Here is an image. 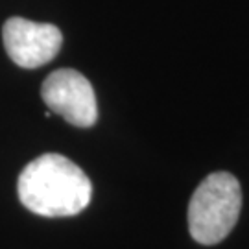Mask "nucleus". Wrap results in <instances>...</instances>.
Masks as SVG:
<instances>
[{"instance_id":"20e7f679","label":"nucleus","mask_w":249,"mask_h":249,"mask_svg":"<svg viewBox=\"0 0 249 249\" xmlns=\"http://www.w3.org/2000/svg\"><path fill=\"white\" fill-rule=\"evenodd\" d=\"M2 39L11 61L22 69H37L50 63L63 43L57 26L22 17H11L4 22Z\"/></svg>"},{"instance_id":"7ed1b4c3","label":"nucleus","mask_w":249,"mask_h":249,"mask_svg":"<svg viewBox=\"0 0 249 249\" xmlns=\"http://www.w3.org/2000/svg\"><path fill=\"white\" fill-rule=\"evenodd\" d=\"M41 96L50 113L63 116L76 127H90L98 120L94 89L90 81L74 69L52 72L43 81Z\"/></svg>"},{"instance_id":"f03ea898","label":"nucleus","mask_w":249,"mask_h":249,"mask_svg":"<svg viewBox=\"0 0 249 249\" xmlns=\"http://www.w3.org/2000/svg\"><path fill=\"white\" fill-rule=\"evenodd\" d=\"M242 188L229 172H214L199 183L188 203V231L203 246L227 238L238 222Z\"/></svg>"},{"instance_id":"f257e3e1","label":"nucleus","mask_w":249,"mask_h":249,"mask_svg":"<svg viewBox=\"0 0 249 249\" xmlns=\"http://www.w3.org/2000/svg\"><path fill=\"white\" fill-rule=\"evenodd\" d=\"M17 192L28 211L45 218H67L80 214L89 205L92 185L71 159L45 153L20 172Z\"/></svg>"}]
</instances>
